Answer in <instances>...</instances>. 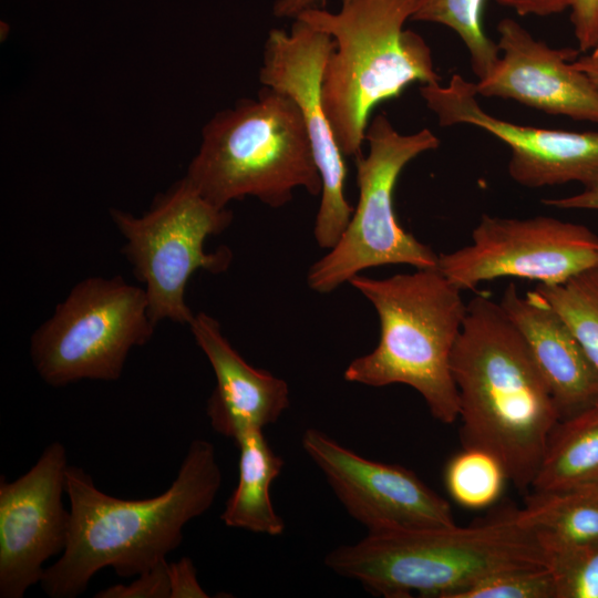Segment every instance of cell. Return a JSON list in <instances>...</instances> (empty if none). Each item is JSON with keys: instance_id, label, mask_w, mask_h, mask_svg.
I'll return each instance as SVG.
<instances>
[{"instance_id": "obj_1", "label": "cell", "mask_w": 598, "mask_h": 598, "mask_svg": "<svg viewBox=\"0 0 598 598\" xmlns=\"http://www.w3.org/2000/svg\"><path fill=\"white\" fill-rule=\"evenodd\" d=\"M220 485L215 448L199 439L189 444L167 491L151 498L105 494L83 468L69 465L68 543L61 557L45 568L43 591L51 598H75L103 568L112 567L125 578L151 569L181 545L184 526L213 505Z\"/></svg>"}, {"instance_id": "obj_2", "label": "cell", "mask_w": 598, "mask_h": 598, "mask_svg": "<svg viewBox=\"0 0 598 598\" xmlns=\"http://www.w3.org/2000/svg\"><path fill=\"white\" fill-rule=\"evenodd\" d=\"M451 371L463 446L495 455L517 488L532 486L560 417L523 336L484 293L467 303Z\"/></svg>"}, {"instance_id": "obj_3", "label": "cell", "mask_w": 598, "mask_h": 598, "mask_svg": "<svg viewBox=\"0 0 598 598\" xmlns=\"http://www.w3.org/2000/svg\"><path fill=\"white\" fill-rule=\"evenodd\" d=\"M324 565L375 596L457 598L498 574L549 568V555L513 511L466 527L368 534L330 550Z\"/></svg>"}, {"instance_id": "obj_4", "label": "cell", "mask_w": 598, "mask_h": 598, "mask_svg": "<svg viewBox=\"0 0 598 598\" xmlns=\"http://www.w3.org/2000/svg\"><path fill=\"white\" fill-rule=\"evenodd\" d=\"M416 3L342 0L337 12L312 8L297 17L334 41L323 69L322 103L346 157L362 154L375 106L413 83H440L431 48L404 28Z\"/></svg>"}, {"instance_id": "obj_5", "label": "cell", "mask_w": 598, "mask_h": 598, "mask_svg": "<svg viewBox=\"0 0 598 598\" xmlns=\"http://www.w3.org/2000/svg\"><path fill=\"white\" fill-rule=\"evenodd\" d=\"M349 282L373 305L380 339L373 351L349 363L344 379L374 388L406 384L434 419L454 423L458 392L451 354L466 315L462 290L437 268L384 279L358 274Z\"/></svg>"}, {"instance_id": "obj_6", "label": "cell", "mask_w": 598, "mask_h": 598, "mask_svg": "<svg viewBox=\"0 0 598 598\" xmlns=\"http://www.w3.org/2000/svg\"><path fill=\"white\" fill-rule=\"evenodd\" d=\"M185 177L220 208L247 196L279 208L296 188L313 196L322 189L299 107L268 86L208 121Z\"/></svg>"}, {"instance_id": "obj_7", "label": "cell", "mask_w": 598, "mask_h": 598, "mask_svg": "<svg viewBox=\"0 0 598 598\" xmlns=\"http://www.w3.org/2000/svg\"><path fill=\"white\" fill-rule=\"evenodd\" d=\"M368 153L354 158L359 199L351 219L328 254L309 268L308 286L328 293L360 271L385 265L437 268L439 255L398 221L393 192L403 168L419 155L439 147L429 128L398 132L388 116L378 114L365 131Z\"/></svg>"}, {"instance_id": "obj_8", "label": "cell", "mask_w": 598, "mask_h": 598, "mask_svg": "<svg viewBox=\"0 0 598 598\" xmlns=\"http://www.w3.org/2000/svg\"><path fill=\"white\" fill-rule=\"evenodd\" d=\"M155 327L143 287L118 275L89 277L32 333L30 357L51 386L81 380L116 381L130 351L146 344Z\"/></svg>"}, {"instance_id": "obj_9", "label": "cell", "mask_w": 598, "mask_h": 598, "mask_svg": "<svg viewBox=\"0 0 598 598\" xmlns=\"http://www.w3.org/2000/svg\"><path fill=\"white\" fill-rule=\"evenodd\" d=\"M110 215L125 239L122 252L144 285L152 321L189 324L195 313L185 301L186 285L199 269L210 274L228 269L230 249L206 252L204 243L230 225L233 213L208 202L184 177L142 216L115 208Z\"/></svg>"}, {"instance_id": "obj_10", "label": "cell", "mask_w": 598, "mask_h": 598, "mask_svg": "<svg viewBox=\"0 0 598 598\" xmlns=\"http://www.w3.org/2000/svg\"><path fill=\"white\" fill-rule=\"evenodd\" d=\"M471 238L470 245L439 255L437 269L462 291L503 277L561 285L598 267V235L551 216L484 214Z\"/></svg>"}, {"instance_id": "obj_11", "label": "cell", "mask_w": 598, "mask_h": 598, "mask_svg": "<svg viewBox=\"0 0 598 598\" xmlns=\"http://www.w3.org/2000/svg\"><path fill=\"white\" fill-rule=\"evenodd\" d=\"M293 20L290 31L268 32L259 81L292 99L302 114L322 183L313 235L320 248L331 249L354 209L346 197V156L322 103L323 69L334 41L305 20Z\"/></svg>"}, {"instance_id": "obj_12", "label": "cell", "mask_w": 598, "mask_h": 598, "mask_svg": "<svg viewBox=\"0 0 598 598\" xmlns=\"http://www.w3.org/2000/svg\"><path fill=\"white\" fill-rule=\"evenodd\" d=\"M301 444L368 534L455 525L450 503L414 472L365 458L312 427L305 431Z\"/></svg>"}, {"instance_id": "obj_13", "label": "cell", "mask_w": 598, "mask_h": 598, "mask_svg": "<svg viewBox=\"0 0 598 598\" xmlns=\"http://www.w3.org/2000/svg\"><path fill=\"white\" fill-rule=\"evenodd\" d=\"M420 94L441 126L472 125L505 143L511 151L508 174L517 184L598 185V131L549 130L498 118L481 106L475 83L460 74L445 85H421Z\"/></svg>"}, {"instance_id": "obj_14", "label": "cell", "mask_w": 598, "mask_h": 598, "mask_svg": "<svg viewBox=\"0 0 598 598\" xmlns=\"http://www.w3.org/2000/svg\"><path fill=\"white\" fill-rule=\"evenodd\" d=\"M68 454L53 442L23 475L0 480V598H23L40 584L43 564L64 550L70 511L64 508Z\"/></svg>"}, {"instance_id": "obj_15", "label": "cell", "mask_w": 598, "mask_h": 598, "mask_svg": "<svg viewBox=\"0 0 598 598\" xmlns=\"http://www.w3.org/2000/svg\"><path fill=\"white\" fill-rule=\"evenodd\" d=\"M497 32L499 58L475 83L478 95L598 124V89L576 68L578 49L551 48L512 18L502 19Z\"/></svg>"}, {"instance_id": "obj_16", "label": "cell", "mask_w": 598, "mask_h": 598, "mask_svg": "<svg viewBox=\"0 0 598 598\" xmlns=\"http://www.w3.org/2000/svg\"><path fill=\"white\" fill-rule=\"evenodd\" d=\"M499 305L523 336L560 420L598 406V369L553 306L511 282Z\"/></svg>"}, {"instance_id": "obj_17", "label": "cell", "mask_w": 598, "mask_h": 598, "mask_svg": "<svg viewBox=\"0 0 598 598\" xmlns=\"http://www.w3.org/2000/svg\"><path fill=\"white\" fill-rule=\"evenodd\" d=\"M188 326L216 378L206 408L212 427L236 441L247 430L276 423L290 404L287 382L250 365L212 316L195 313Z\"/></svg>"}, {"instance_id": "obj_18", "label": "cell", "mask_w": 598, "mask_h": 598, "mask_svg": "<svg viewBox=\"0 0 598 598\" xmlns=\"http://www.w3.org/2000/svg\"><path fill=\"white\" fill-rule=\"evenodd\" d=\"M235 442L239 448L238 483L220 519L228 527L279 536L285 522L272 506L270 487L283 460L274 452L262 429L247 430Z\"/></svg>"}, {"instance_id": "obj_19", "label": "cell", "mask_w": 598, "mask_h": 598, "mask_svg": "<svg viewBox=\"0 0 598 598\" xmlns=\"http://www.w3.org/2000/svg\"><path fill=\"white\" fill-rule=\"evenodd\" d=\"M598 484V406L559 420L532 487L558 492Z\"/></svg>"}, {"instance_id": "obj_20", "label": "cell", "mask_w": 598, "mask_h": 598, "mask_svg": "<svg viewBox=\"0 0 598 598\" xmlns=\"http://www.w3.org/2000/svg\"><path fill=\"white\" fill-rule=\"evenodd\" d=\"M518 522L533 529L547 551L598 540V484L558 492H536Z\"/></svg>"}, {"instance_id": "obj_21", "label": "cell", "mask_w": 598, "mask_h": 598, "mask_svg": "<svg viewBox=\"0 0 598 598\" xmlns=\"http://www.w3.org/2000/svg\"><path fill=\"white\" fill-rule=\"evenodd\" d=\"M485 0H417L413 21L431 22L453 30L466 47L476 76L484 78L499 58L497 43L483 28Z\"/></svg>"}, {"instance_id": "obj_22", "label": "cell", "mask_w": 598, "mask_h": 598, "mask_svg": "<svg viewBox=\"0 0 598 598\" xmlns=\"http://www.w3.org/2000/svg\"><path fill=\"white\" fill-rule=\"evenodd\" d=\"M535 291L560 315L598 369V267L561 285L538 283Z\"/></svg>"}, {"instance_id": "obj_23", "label": "cell", "mask_w": 598, "mask_h": 598, "mask_svg": "<svg viewBox=\"0 0 598 598\" xmlns=\"http://www.w3.org/2000/svg\"><path fill=\"white\" fill-rule=\"evenodd\" d=\"M507 480L501 461L476 447H464L447 462L444 470V484L450 496L458 505L471 509L494 504Z\"/></svg>"}, {"instance_id": "obj_24", "label": "cell", "mask_w": 598, "mask_h": 598, "mask_svg": "<svg viewBox=\"0 0 598 598\" xmlns=\"http://www.w3.org/2000/svg\"><path fill=\"white\" fill-rule=\"evenodd\" d=\"M555 598H598V540L548 551Z\"/></svg>"}, {"instance_id": "obj_25", "label": "cell", "mask_w": 598, "mask_h": 598, "mask_svg": "<svg viewBox=\"0 0 598 598\" xmlns=\"http://www.w3.org/2000/svg\"><path fill=\"white\" fill-rule=\"evenodd\" d=\"M457 598H555L549 568L513 570L489 577Z\"/></svg>"}, {"instance_id": "obj_26", "label": "cell", "mask_w": 598, "mask_h": 598, "mask_svg": "<svg viewBox=\"0 0 598 598\" xmlns=\"http://www.w3.org/2000/svg\"><path fill=\"white\" fill-rule=\"evenodd\" d=\"M95 598H169L168 563L161 560L128 585L117 584L99 591Z\"/></svg>"}, {"instance_id": "obj_27", "label": "cell", "mask_w": 598, "mask_h": 598, "mask_svg": "<svg viewBox=\"0 0 598 598\" xmlns=\"http://www.w3.org/2000/svg\"><path fill=\"white\" fill-rule=\"evenodd\" d=\"M569 9L578 50L588 52L598 41V0H570Z\"/></svg>"}, {"instance_id": "obj_28", "label": "cell", "mask_w": 598, "mask_h": 598, "mask_svg": "<svg viewBox=\"0 0 598 598\" xmlns=\"http://www.w3.org/2000/svg\"><path fill=\"white\" fill-rule=\"evenodd\" d=\"M171 586L169 598H207L208 595L200 587L196 569L190 558L183 557L175 563L168 564Z\"/></svg>"}, {"instance_id": "obj_29", "label": "cell", "mask_w": 598, "mask_h": 598, "mask_svg": "<svg viewBox=\"0 0 598 598\" xmlns=\"http://www.w3.org/2000/svg\"><path fill=\"white\" fill-rule=\"evenodd\" d=\"M498 4L513 9L519 16L547 17L569 9L570 0H495Z\"/></svg>"}, {"instance_id": "obj_30", "label": "cell", "mask_w": 598, "mask_h": 598, "mask_svg": "<svg viewBox=\"0 0 598 598\" xmlns=\"http://www.w3.org/2000/svg\"><path fill=\"white\" fill-rule=\"evenodd\" d=\"M542 203L558 209H580L598 212V185L585 187L581 192L558 198H544Z\"/></svg>"}, {"instance_id": "obj_31", "label": "cell", "mask_w": 598, "mask_h": 598, "mask_svg": "<svg viewBox=\"0 0 598 598\" xmlns=\"http://www.w3.org/2000/svg\"><path fill=\"white\" fill-rule=\"evenodd\" d=\"M321 1L323 0H275L272 14L277 18L296 19L303 11L317 8Z\"/></svg>"}, {"instance_id": "obj_32", "label": "cell", "mask_w": 598, "mask_h": 598, "mask_svg": "<svg viewBox=\"0 0 598 598\" xmlns=\"http://www.w3.org/2000/svg\"><path fill=\"white\" fill-rule=\"evenodd\" d=\"M576 68L584 72L598 89V45L574 61Z\"/></svg>"}, {"instance_id": "obj_33", "label": "cell", "mask_w": 598, "mask_h": 598, "mask_svg": "<svg viewBox=\"0 0 598 598\" xmlns=\"http://www.w3.org/2000/svg\"><path fill=\"white\" fill-rule=\"evenodd\" d=\"M597 45H598V41H597V44H596V47H597Z\"/></svg>"}]
</instances>
